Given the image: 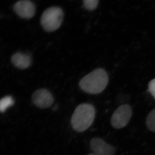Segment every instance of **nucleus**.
I'll use <instances>...</instances> for the list:
<instances>
[{"instance_id":"nucleus-1","label":"nucleus","mask_w":155,"mask_h":155,"mask_svg":"<svg viewBox=\"0 0 155 155\" xmlns=\"http://www.w3.org/2000/svg\"><path fill=\"white\" fill-rule=\"evenodd\" d=\"M108 83V76L104 69L99 68L85 75L80 80V88L85 92L95 94L102 92Z\"/></svg>"},{"instance_id":"nucleus-2","label":"nucleus","mask_w":155,"mask_h":155,"mask_svg":"<svg viewBox=\"0 0 155 155\" xmlns=\"http://www.w3.org/2000/svg\"><path fill=\"white\" fill-rule=\"evenodd\" d=\"M95 115V109L92 105L81 104L75 109L71 118L72 128L79 132L87 130L93 123Z\"/></svg>"},{"instance_id":"nucleus-3","label":"nucleus","mask_w":155,"mask_h":155,"mask_svg":"<svg viewBox=\"0 0 155 155\" xmlns=\"http://www.w3.org/2000/svg\"><path fill=\"white\" fill-rule=\"evenodd\" d=\"M64 18V11L61 8L51 7L46 9L42 14L41 24L46 31L53 32L61 27Z\"/></svg>"},{"instance_id":"nucleus-4","label":"nucleus","mask_w":155,"mask_h":155,"mask_svg":"<svg viewBox=\"0 0 155 155\" xmlns=\"http://www.w3.org/2000/svg\"><path fill=\"white\" fill-rule=\"evenodd\" d=\"M132 116L130 106L122 105L117 108L111 117V125L116 129H121L127 125Z\"/></svg>"},{"instance_id":"nucleus-5","label":"nucleus","mask_w":155,"mask_h":155,"mask_svg":"<svg viewBox=\"0 0 155 155\" xmlns=\"http://www.w3.org/2000/svg\"><path fill=\"white\" fill-rule=\"evenodd\" d=\"M31 100L35 105L41 109L50 107L54 101L52 95L46 89H40L35 91Z\"/></svg>"},{"instance_id":"nucleus-6","label":"nucleus","mask_w":155,"mask_h":155,"mask_svg":"<svg viewBox=\"0 0 155 155\" xmlns=\"http://www.w3.org/2000/svg\"><path fill=\"white\" fill-rule=\"evenodd\" d=\"M13 9L19 17L30 19L34 17L36 12L35 5L30 0H20L14 4Z\"/></svg>"},{"instance_id":"nucleus-7","label":"nucleus","mask_w":155,"mask_h":155,"mask_svg":"<svg viewBox=\"0 0 155 155\" xmlns=\"http://www.w3.org/2000/svg\"><path fill=\"white\" fill-rule=\"evenodd\" d=\"M90 147L96 155H114L115 148L102 139L95 137L90 142Z\"/></svg>"},{"instance_id":"nucleus-8","label":"nucleus","mask_w":155,"mask_h":155,"mask_svg":"<svg viewBox=\"0 0 155 155\" xmlns=\"http://www.w3.org/2000/svg\"><path fill=\"white\" fill-rule=\"evenodd\" d=\"M11 61L17 68L24 69H27L30 66L31 59L30 56L27 54L18 52L13 55L11 58Z\"/></svg>"},{"instance_id":"nucleus-9","label":"nucleus","mask_w":155,"mask_h":155,"mask_svg":"<svg viewBox=\"0 0 155 155\" xmlns=\"http://www.w3.org/2000/svg\"><path fill=\"white\" fill-rule=\"evenodd\" d=\"M14 100L11 96H6L0 100V112L4 113L8 108L13 106Z\"/></svg>"},{"instance_id":"nucleus-10","label":"nucleus","mask_w":155,"mask_h":155,"mask_svg":"<svg viewBox=\"0 0 155 155\" xmlns=\"http://www.w3.org/2000/svg\"><path fill=\"white\" fill-rule=\"evenodd\" d=\"M146 123L147 127L150 130L155 132V109L148 115Z\"/></svg>"},{"instance_id":"nucleus-11","label":"nucleus","mask_w":155,"mask_h":155,"mask_svg":"<svg viewBox=\"0 0 155 155\" xmlns=\"http://www.w3.org/2000/svg\"><path fill=\"white\" fill-rule=\"evenodd\" d=\"M99 0H83L84 8L89 11H94L97 8Z\"/></svg>"},{"instance_id":"nucleus-12","label":"nucleus","mask_w":155,"mask_h":155,"mask_svg":"<svg viewBox=\"0 0 155 155\" xmlns=\"http://www.w3.org/2000/svg\"><path fill=\"white\" fill-rule=\"evenodd\" d=\"M149 91L155 99V78L150 81L148 85Z\"/></svg>"},{"instance_id":"nucleus-13","label":"nucleus","mask_w":155,"mask_h":155,"mask_svg":"<svg viewBox=\"0 0 155 155\" xmlns=\"http://www.w3.org/2000/svg\"><path fill=\"white\" fill-rule=\"evenodd\" d=\"M87 155H96L94 154V153H91V154H88Z\"/></svg>"}]
</instances>
